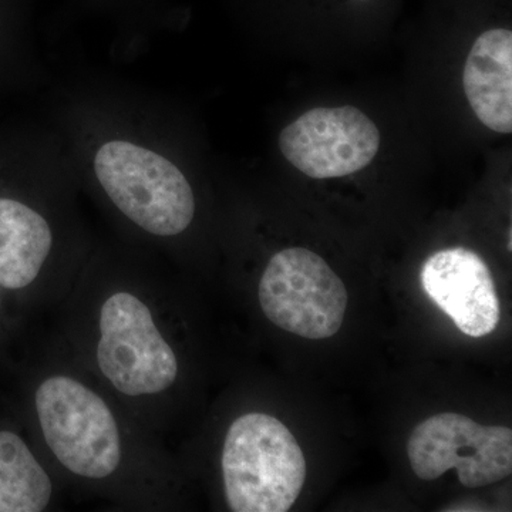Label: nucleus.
<instances>
[{
  "mask_svg": "<svg viewBox=\"0 0 512 512\" xmlns=\"http://www.w3.org/2000/svg\"><path fill=\"white\" fill-rule=\"evenodd\" d=\"M221 466L235 512L289 511L306 480L298 441L282 421L264 413L244 414L231 424Z\"/></svg>",
  "mask_w": 512,
  "mask_h": 512,
  "instance_id": "obj_1",
  "label": "nucleus"
},
{
  "mask_svg": "<svg viewBox=\"0 0 512 512\" xmlns=\"http://www.w3.org/2000/svg\"><path fill=\"white\" fill-rule=\"evenodd\" d=\"M97 181L121 214L157 237H174L190 227L195 197L187 177L153 148L111 138L93 157Z\"/></svg>",
  "mask_w": 512,
  "mask_h": 512,
  "instance_id": "obj_2",
  "label": "nucleus"
},
{
  "mask_svg": "<svg viewBox=\"0 0 512 512\" xmlns=\"http://www.w3.org/2000/svg\"><path fill=\"white\" fill-rule=\"evenodd\" d=\"M36 410L47 446L67 470L99 480L120 466L119 427L99 394L53 376L37 389Z\"/></svg>",
  "mask_w": 512,
  "mask_h": 512,
  "instance_id": "obj_3",
  "label": "nucleus"
},
{
  "mask_svg": "<svg viewBox=\"0 0 512 512\" xmlns=\"http://www.w3.org/2000/svg\"><path fill=\"white\" fill-rule=\"evenodd\" d=\"M266 318L305 339H328L339 332L348 309V291L315 252L288 248L272 256L258 288Z\"/></svg>",
  "mask_w": 512,
  "mask_h": 512,
  "instance_id": "obj_4",
  "label": "nucleus"
},
{
  "mask_svg": "<svg viewBox=\"0 0 512 512\" xmlns=\"http://www.w3.org/2000/svg\"><path fill=\"white\" fill-rule=\"evenodd\" d=\"M97 363L127 396H148L173 386L177 357L154 323L150 309L128 292L111 295L100 313Z\"/></svg>",
  "mask_w": 512,
  "mask_h": 512,
  "instance_id": "obj_5",
  "label": "nucleus"
},
{
  "mask_svg": "<svg viewBox=\"0 0 512 512\" xmlns=\"http://www.w3.org/2000/svg\"><path fill=\"white\" fill-rule=\"evenodd\" d=\"M407 456L420 480L434 481L456 468L464 487H485L511 476L512 431L483 426L463 414L440 413L416 426Z\"/></svg>",
  "mask_w": 512,
  "mask_h": 512,
  "instance_id": "obj_6",
  "label": "nucleus"
},
{
  "mask_svg": "<svg viewBox=\"0 0 512 512\" xmlns=\"http://www.w3.org/2000/svg\"><path fill=\"white\" fill-rule=\"evenodd\" d=\"M279 148L286 160L315 180L363 170L380 148L376 124L352 106L316 107L282 130Z\"/></svg>",
  "mask_w": 512,
  "mask_h": 512,
  "instance_id": "obj_7",
  "label": "nucleus"
},
{
  "mask_svg": "<svg viewBox=\"0 0 512 512\" xmlns=\"http://www.w3.org/2000/svg\"><path fill=\"white\" fill-rule=\"evenodd\" d=\"M420 279L426 295L464 335L483 338L497 329L500 301L493 274L476 252L461 247L434 252Z\"/></svg>",
  "mask_w": 512,
  "mask_h": 512,
  "instance_id": "obj_8",
  "label": "nucleus"
},
{
  "mask_svg": "<svg viewBox=\"0 0 512 512\" xmlns=\"http://www.w3.org/2000/svg\"><path fill=\"white\" fill-rule=\"evenodd\" d=\"M463 87L471 109L485 127L511 133V30L491 29L477 37L464 66Z\"/></svg>",
  "mask_w": 512,
  "mask_h": 512,
  "instance_id": "obj_9",
  "label": "nucleus"
},
{
  "mask_svg": "<svg viewBox=\"0 0 512 512\" xmlns=\"http://www.w3.org/2000/svg\"><path fill=\"white\" fill-rule=\"evenodd\" d=\"M49 222L12 198H0V286L22 289L32 284L52 251Z\"/></svg>",
  "mask_w": 512,
  "mask_h": 512,
  "instance_id": "obj_10",
  "label": "nucleus"
},
{
  "mask_svg": "<svg viewBox=\"0 0 512 512\" xmlns=\"http://www.w3.org/2000/svg\"><path fill=\"white\" fill-rule=\"evenodd\" d=\"M52 497V481L25 441L0 431V512H40Z\"/></svg>",
  "mask_w": 512,
  "mask_h": 512,
  "instance_id": "obj_11",
  "label": "nucleus"
}]
</instances>
